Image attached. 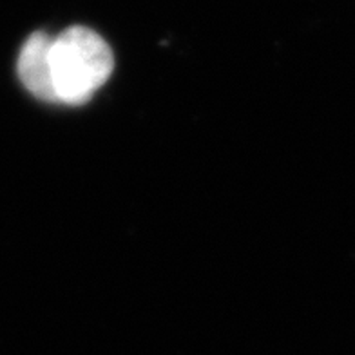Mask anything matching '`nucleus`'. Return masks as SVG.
Masks as SVG:
<instances>
[{
    "instance_id": "nucleus-1",
    "label": "nucleus",
    "mask_w": 355,
    "mask_h": 355,
    "mask_svg": "<svg viewBox=\"0 0 355 355\" xmlns=\"http://www.w3.org/2000/svg\"><path fill=\"white\" fill-rule=\"evenodd\" d=\"M114 58L107 42L84 26L62 31L51 42L53 85L58 102L82 105L112 73Z\"/></svg>"
},
{
    "instance_id": "nucleus-2",
    "label": "nucleus",
    "mask_w": 355,
    "mask_h": 355,
    "mask_svg": "<svg viewBox=\"0 0 355 355\" xmlns=\"http://www.w3.org/2000/svg\"><path fill=\"white\" fill-rule=\"evenodd\" d=\"M51 42L49 35L38 31L24 42L19 55V76L24 87L44 102H58L53 85Z\"/></svg>"
}]
</instances>
